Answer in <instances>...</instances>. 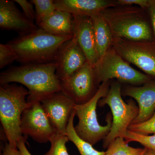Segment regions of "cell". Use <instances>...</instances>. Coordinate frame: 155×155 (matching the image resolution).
<instances>
[{
    "label": "cell",
    "mask_w": 155,
    "mask_h": 155,
    "mask_svg": "<svg viewBox=\"0 0 155 155\" xmlns=\"http://www.w3.org/2000/svg\"><path fill=\"white\" fill-rule=\"evenodd\" d=\"M56 67L54 62L12 67L1 73L0 83L20 84L28 89V102H41L49 96L61 91Z\"/></svg>",
    "instance_id": "1"
},
{
    "label": "cell",
    "mask_w": 155,
    "mask_h": 155,
    "mask_svg": "<svg viewBox=\"0 0 155 155\" xmlns=\"http://www.w3.org/2000/svg\"><path fill=\"white\" fill-rule=\"evenodd\" d=\"M73 35L58 36L38 28L30 33L19 35L7 44L17 54V61L22 65L54 62L64 43Z\"/></svg>",
    "instance_id": "2"
},
{
    "label": "cell",
    "mask_w": 155,
    "mask_h": 155,
    "mask_svg": "<svg viewBox=\"0 0 155 155\" xmlns=\"http://www.w3.org/2000/svg\"><path fill=\"white\" fill-rule=\"evenodd\" d=\"M145 9L137 6L111 7L101 13L113 38L131 41H150L151 30L146 18Z\"/></svg>",
    "instance_id": "3"
},
{
    "label": "cell",
    "mask_w": 155,
    "mask_h": 155,
    "mask_svg": "<svg viewBox=\"0 0 155 155\" xmlns=\"http://www.w3.org/2000/svg\"><path fill=\"white\" fill-rule=\"evenodd\" d=\"M28 95V89L22 85L1 84L0 120L8 143L14 148H17V143L22 138L21 116L30 104L26 100Z\"/></svg>",
    "instance_id": "4"
},
{
    "label": "cell",
    "mask_w": 155,
    "mask_h": 155,
    "mask_svg": "<svg viewBox=\"0 0 155 155\" xmlns=\"http://www.w3.org/2000/svg\"><path fill=\"white\" fill-rule=\"evenodd\" d=\"M110 88V82H105L100 85L94 96L87 102L75 104L74 110L78 122L75 127L78 135L92 145L104 139L110 131L112 116L108 113L106 117L107 125H100L97 118L96 109L100 100L107 95Z\"/></svg>",
    "instance_id": "5"
},
{
    "label": "cell",
    "mask_w": 155,
    "mask_h": 155,
    "mask_svg": "<svg viewBox=\"0 0 155 155\" xmlns=\"http://www.w3.org/2000/svg\"><path fill=\"white\" fill-rule=\"evenodd\" d=\"M98 104L101 107L107 105L112 112V127L104 139L103 147L107 148L117 137L124 138L129 125L138 116L139 107L132 99L128 103L123 101L119 81L111 84L107 95L101 99Z\"/></svg>",
    "instance_id": "6"
},
{
    "label": "cell",
    "mask_w": 155,
    "mask_h": 155,
    "mask_svg": "<svg viewBox=\"0 0 155 155\" xmlns=\"http://www.w3.org/2000/svg\"><path fill=\"white\" fill-rule=\"evenodd\" d=\"M97 84L116 79L119 82L135 86L150 82L147 75L137 71L130 66L111 47L100 59L94 67Z\"/></svg>",
    "instance_id": "7"
},
{
    "label": "cell",
    "mask_w": 155,
    "mask_h": 155,
    "mask_svg": "<svg viewBox=\"0 0 155 155\" xmlns=\"http://www.w3.org/2000/svg\"><path fill=\"white\" fill-rule=\"evenodd\" d=\"M149 41L113 38L112 47L125 61L155 77V50Z\"/></svg>",
    "instance_id": "8"
},
{
    "label": "cell",
    "mask_w": 155,
    "mask_h": 155,
    "mask_svg": "<svg viewBox=\"0 0 155 155\" xmlns=\"http://www.w3.org/2000/svg\"><path fill=\"white\" fill-rule=\"evenodd\" d=\"M60 81L61 91L75 104L88 102L99 87L96 80L94 67L87 62L72 75Z\"/></svg>",
    "instance_id": "9"
},
{
    "label": "cell",
    "mask_w": 155,
    "mask_h": 155,
    "mask_svg": "<svg viewBox=\"0 0 155 155\" xmlns=\"http://www.w3.org/2000/svg\"><path fill=\"white\" fill-rule=\"evenodd\" d=\"M29 103L30 104L23 111L21 116L20 128L22 135L29 136L40 143L50 141L56 133L41 103L34 101Z\"/></svg>",
    "instance_id": "10"
},
{
    "label": "cell",
    "mask_w": 155,
    "mask_h": 155,
    "mask_svg": "<svg viewBox=\"0 0 155 155\" xmlns=\"http://www.w3.org/2000/svg\"><path fill=\"white\" fill-rule=\"evenodd\" d=\"M41 103L56 133L66 134L75 103L61 91L45 98Z\"/></svg>",
    "instance_id": "11"
},
{
    "label": "cell",
    "mask_w": 155,
    "mask_h": 155,
    "mask_svg": "<svg viewBox=\"0 0 155 155\" xmlns=\"http://www.w3.org/2000/svg\"><path fill=\"white\" fill-rule=\"evenodd\" d=\"M54 62L56 75L64 80L79 70L87 62L86 57L76 40L72 38L61 46Z\"/></svg>",
    "instance_id": "12"
},
{
    "label": "cell",
    "mask_w": 155,
    "mask_h": 155,
    "mask_svg": "<svg viewBox=\"0 0 155 155\" xmlns=\"http://www.w3.org/2000/svg\"><path fill=\"white\" fill-rule=\"evenodd\" d=\"M73 38L83 51L87 62L94 67L99 61L91 17L73 16Z\"/></svg>",
    "instance_id": "13"
},
{
    "label": "cell",
    "mask_w": 155,
    "mask_h": 155,
    "mask_svg": "<svg viewBox=\"0 0 155 155\" xmlns=\"http://www.w3.org/2000/svg\"><path fill=\"white\" fill-rule=\"evenodd\" d=\"M15 3L14 1H0L1 29L14 31L19 35L30 33L37 29L38 26L25 17Z\"/></svg>",
    "instance_id": "14"
},
{
    "label": "cell",
    "mask_w": 155,
    "mask_h": 155,
    "mask_svg": "<svg viewBox=\"0 0 155 155\" xmlns=\"http://www.w3.org/2000/svg\"><path fill=\"white\" fill-rule=\"evenodd\" d=\"M122 94L134 99L138 104V116L132 124L145 122L154 113L155 83L148 82L142 86H127L124 89Z\"/></svg>",
    "instance_id": "15"
},
{
    "label": "cell",
    "mask_w": 155,
    "mask_h": 155,
    "mask_svg": "<svg viewBox=\"0 0 155 155\" xmlns=\"http://www.w3.org/2000/svg\"><path fill=\"white\" fill-rule=\"evenodd\" d=\"M54 3L57 10L81 17H91L118 5L117 1L109 0H55Z\"/></svg>",
    "instance_id": "16"
},
{
    "label": "cell",
    "mask_w": 155,
    "mask_h": 155,
    "mask_svg": "<svg viewBox=\"0 0 155 155\" xmlns=\"http://www.w3.org/2000/svg\"><path fill=\"white\" fill-rule=\"evenodd\" d=\"M37 25L54 35H73V16L66 11L56 10Z\"/></svg>",
    "instance_id": "17"
},
{
    "label": "cell",
    "mask_w": 155,
    "mask_h": 155,
    "mask_svg": "<svg viewBox=\"0 0 155 155\" xmlns=\"http://www.w3.org/2000/svg\"><path fill=\"white\" fill-rule=\"evenodd\" d=\"M91 18L97 51L100 59L112 47L113 37L101 13L92 16Z\"/></svg>",
    "instance_id": "18"
},
{
    "label": "cell",
    "mask_w": 155,
    "mask_h": 155,
    "mask_svg": "<svg viewBox=\"0 0 155 155\" xmlns=\"http://www.w3.org/2000/svg\"><path fill=\"white\" fill-rule=\"evenodd\" d=\"M75 110L69 118L66 134L69 140L72 141L78 150L81 155H105V152L99 151L94 149L91 144L80 138L76 133L74 126Z\"/></svg>",
    "instance_id": "19"
},
{
    "label": "cell",
    "mask_w": 155,
    "mask_h": 155,
    "mask_svg": "<svg viewBox=\"0 0 155 155\" xmlns=\"http://www.w3.org/2000/svg\"><path fill=\"white\" fill-rule=\"evenodd\" d=\"M124 138L117 137L108 147L105 155H141L145 148H136L128 146Z\"/></svg>",
    "instance_id": "20"
},
{
    "label": "cell",
    "mask_w": 155,
    "mask_h": 155,
    "mask_svg": "<svg viewBox=\"0 0 155 155\" xmlns=\"http://www.w3.org/2000/svg\"><path fill=\"white\" fill-rule=\"evenodd\" d=\"M36 13V24L39 23L57 10L53 0H31Z\"/></svg>",
    "instance_id": "21"
},
{
    "label": "cell",
    "mask_w": 155,
    "mask_h": 155,
    "mask_svg": "<svg viewBox=\"0 0 155 155\" xmlns=\"http://www.w3.org/2000/svg\"><path fill=\"white\" fill-rule=\"evenodd\" d=\"M69 140L66 134H55L50 139L49 150L44 155H69L66 145Z\"/></svg>",
    "instance_id": "22"
},
{
    "label": "cell",
    "mask_w": 155,
    "mask_h": 155,
    "mask_svg": "<svg viewBox=\"0 0 155 155\" xmlns=\"http://www.w3.org/2000/svg\"><path fill=\"white\" fill-rule=\"evenodd\" d=\"M124 138L127 143L130 142H137L143 146L145 148L155 154V134L143 135L128 130Z\"/></svg>",
    "instance_id": "23"
},
{
    "label": "cell",
    "mask_w": 155,
    "mask_h": 155,
    "mask_svg": "<svg viewBox=\"0 0 155 155\" xmlns=\"http://www.w3.org/2000/svg\"><path fill=\"white\" fill-rule=\"evenodd\" d=\"M128 130L143 135L155 134V111L149 119L141 123L130 124Z\"/></svg>",
    "instance_id": "24"
},
{
    "label": "cell",
    "mask_w": 155,
    "mask_h": 155,
    "mask_svg": "<svg viewBox=\"0 0 155 155\" xmlns=\"http://www.w3.org/2000/svg\"><path fill=\"white\" fill-rule=\"evenodd\" d=\"M17 59V54L8 45L0 44V69L5 68Z\"/></svg>",
    "instance_id": "25"
},
{
    "label": "cell",
    "mask_w": 155,
    "mask_h": 155,
    "mask_svg": "<svg viewBox=\"0 0 155 155\" xmlns=\"http://www.w3.org/2000/svg\"><path fill=\"white\" fill-rule=\"evenodd\" d=\"M15 2L17 3L21 7L22 13L25 17L30 21L34 22L36 19V13L35 9L34 8V5L31 1L26 0H15Z\"/></svg>",
    "instance_id": "26"
},
{
    "label": "cell",
    "mask_w": 155,
    "mask_h": 155,
    "mask_svg": "<svg viewBox=\"0 0 155 155\" xmlns=\"http://www.w3.org/2000/svg\"><path fill=\"white\" fill-rule=\"evenodd\" d=\"M118 5L137 6L142 8L147 9L149 5L150 1L147 0H118Z\"/></svg>",
    "instance_id": "27"
},
{
    "label": "cell",
    "mask_w": 155,
    "mask_h": 155,
    "mask_svg": "<svg viewBox=\"0 0 155 155\" xmlns=\"http://www.w3.org/2000/svg\"><path fill=\"white\" fill-rule=\"evenodd\" d=\"M2 155H22L18 148H14L8 143H6Z\"/></svg>",
    "instance_id": "28"
},
{
    "label": "cell",
    "mask_w": 155,
    "mask_h": 155,
    "mask_svg": "<svg viewBox=\"0 0 155 155\" xmlns=\"http://www.w3.org/2000/svg\"><path fill=\"white\" fill-rule=\"evenodd\" d=\"M147 9H148L149 12L152 25L155 36V2L150 1L149 5Z\"/></svg>",
    "instance_id": "29"
},
{
    "label": "cell",
    "mask_w": 155,
    "mask_h": 155,
    "mask_svg": "<svg viewBox=\"0 0 155 155\" xmlns=\"http://www.w3.org/2000/svg\"><path fill=\"white\" fill-rule=\"evenodd\" d=\"M17 148L19 150L22 155H32L27 149L23 137L17 143Z\"/></svg>",
    "instance_id": "30"
},
{
    "label": "cell",
    "mask_w": 155,
    "mask_h": 155,
    "mask_svg": "<svg viewBox=\"0 0 155 155\" xmlns=\"http://www.w3.org/2000/svg\"><path fill=\"white\" fill-rule=\"evenodd\" d=\"M142 155H155V154L153 153L152 152L150 151V150L145 148L144 152L143 153Z\"/></svg>",
    "instance_id": "31"
},
{
    "label": "cell",
    "mask_w": 155,
    "mask_h": 155,
    "mask_svg": "<svg viewBox=\"0 0 155 155\" xmlns=\"http://www.w3.org/2000/svg\"><path fill=\"white\" fill-rule=\"evenodd\" d=\"M145 150H144V151H145ZM143 153H142V154H141V155H142V154H143Z\"/></svg>",
    "instance_id": "32"
}]
</instances>
